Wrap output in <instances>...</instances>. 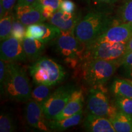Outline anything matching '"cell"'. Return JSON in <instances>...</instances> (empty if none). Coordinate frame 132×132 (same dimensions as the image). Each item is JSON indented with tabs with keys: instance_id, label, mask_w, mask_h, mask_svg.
<instances>
[{
	"instance_id": "6da1fadb",
	"label": "cell",
	"mask_w": 132,
	"mask_h": 132,
	"mask_svg": "<svg viewBox=\"0 0 132 132\" xmlns=\"http://www.w3.org/2000/svg\"><path fill=\"white\" fill-rule=\"evenodd\" d=\"M113 24V19L107 13L102 11H92L87 13L78 21L75 29V35L86 47Z\"/></svg>"
},
{
	"instance_id": "7a4b0ae2",
	"label": "cell",
	"mask_w": 132,
	"mask_h": 132,
	"mask_svg": "<svg viewBox=\"0 0 132 132\" xmlns=\"http://www.w3.org/2000/svg\"><path fill=\"white\" fill-rule=\"evenodd\" d=\"M3 93L11 100L27 102L31 98V87L25 71L16 62H9Z\"/></svg>"
},
{
	"instance_id": "3957f363",
	"label": "cell",
	"mask_w": 132,
	"mask_h": 132,
	"mask_svg": "<svg viewBox=\"0 0 132 132\" xmlns=\"http://www.w3.org/2000/svg\"><path fill=\"white\" fill-rule=\"evenodd\" d=\"M29 73L36 84L53 86L61 82L65 72L61 65L53 59L42 57L36 60L29 68Z\"/></svg>"
},
{
	"instance_id": "277c9868",
	"label": "cell",
	"mask_w": 132,
	"mask_h": 132,
	"mask_svg": "<svg viewBox=\"0 0 132 132\" xmlns=\"http://www.w3.org/2000/svg\"><path fill=\"white\" fill-rule=\"evenodd\" d=\"M119 61L89 59L82 65V78L92 87L103 86L115 73Z\"/></svg>"
},
{
	"instance_id": "5b68a950",
	"label": "cell",
	"mask_w": 132,
	"mask_h": 132,
	"mask_svg": "<svg viewBox=\"0 0 132 132\" xmlns=\"http://www.w3.org/2000/svg\"><path fill=\"white\" fill-rule=\"evenodd\" d=\"M87 109L89 113L105 117L111 119L118 112L116 106L109 100L102 86L93 87L89 90L87 100Z\"/></svg>"
},
{
	"instance_id": "8992f818",
	"label": "cell",
	"mask_w": 132,
	"mask_h": 132,
	"mask_svg": "<svg viewBox=\"0 0 132 132\" xmlns=\"http://www.w3.org/2000/svg\"><path fill=\"white\" fill-rule=\"evenodd\" d=\"M57 52L62 56L65 57L68 62L77 61L79 57H83L86 45L78 40L75 32L61 31L54 39Z\"/></svg>"
},
{
	"instance_id": "52a82bcc",
	"label": "cell",
	"mask_w": 132,
	"mask_h": 132,
	"mask_svg": "<svg viewBox=\"0 0 132 132\" xmlns=\"http://www.w3.org/2000/svg\"><path fill=\"white\" fill-rule=\"evenodd\" d=\"M127 43L103 42L86 48L83 58L119 61L124 55Z\"/></svg>"
},
{
	"instance_id": "ba28073f",
	"label": "cell",
	"mask_w": 132,
	"mask_h": 132,
	"mask_svg": "<svg viewBox=\"0 0 132 132\" xmlns=\"http://www.w3.org/2000/svg\"><path fill=\"white\" fill-rule=\"evenodd\" d=\"M74 90L72 86H62L40 103L46 119H54L63 110Z\"/></svg>"
},
{
	"instance_id": "9c48e42d",
	"label": "cell",
	"mask_w": 132,
	"mask_h": 132,
	"mask_svg": "<svg viewBox=\"0 0 132 132\" xmlns=\"http://www.w3.org/2000/svg\"><path fill=\"white\" fill-rule=\"evenodd\" d=\"M131 37L132 23H120L109 28L98 39L86 47L103 42L127 43Z\"/></svg>"
},
{
	"instance_id": "30bf717a",
	"label": "cell",
	"mask_w": 132,
	"mask_h": 132,
	"mask_svg": "<svg viewBox=\"0 0 132 132\" xmlns=\"http://www.w3.org/2000/svg\"><path fill=\"white\" fill-rule=\"evenodd\" d=\"M1 59L7 62L24 61L27 59L22 42L12 36L1 41Z\"/></svg>"
},
{
	"instance_id": "8fae6325",
	"label": "cell",
	"mask_w": 132,
	"mask_h": 132,
	"mask_svg": "<svg viewBox=\"0 0 132 132\" xmlns=\"http://www.w3.org/2000/svg\"><path fill=\"white\" fill-rule=\"evenodd\" d=\"M14 15L26 26L43 23L46 20L42 14V7L37 3L31 5L16 4Z\"/></svg>"
},
{
	"instance_id": "7c38bea8",
	"label": "cell",
	"mask_w": 132,
	"mask_h": 132,
	"mask_svg": "<svg viewBox=\"0 0 132 132\" xmlns=\"http://www.w3.org/2000/svg\"><path fill=\"white\" fill-rule=\"evenodd\" d=\"M25 119L28 124L31 127L41 131H49L47 120L40 103L33 99L27 101L25 108Z\"/></svg>"
},
{
	"instance_id": "4fadbf2b",
	"label": "cell",
	"mask_w": 132,
	"mask_h": 132,
	"mask_svg": "<svg viewBox=\"0 0 132 132\" xmlns=\"http://www.w3.org/2000/svg\"><path fill=\"white\" fill-rule=\"evenodd\" d=\"M81 19L80 15L75 12L70 14L58 10L48 20V22L58 28L61 31L75 32L76 26Z\"/></svg>"
},
{
	"instance_id": "5bb4252c",
	"label": "cell",
	"mask_w": 132,
	"mask_h": 132,
	"mask_svg": "<svg viewBox=\"0 0 132 132\" xmlns=\"http://www.w3.org/2000/svg\"><path fill=\"white\" fill-rule=\"evenodd\" d=\"M83 126L86 131L90 132H115L111 120L105 117L89 113L85 119Z\"/></svg>"
},
{
	"instance_id": "9a60e30c",
	"label": "cell",
	"mask_w": 132,
	"mask_h": 132,
	"mask_svg": "<svg viewBox=\"0 0 132 132\" xmlns=\"http://www.w3.org/2000/svg\"><path fill=\"white\" fill-rule=\"evenodd\" d=\"M84 105V95L82 90L75 89L63 110L54 119L59 120L72 116L82 110Z\"/></svg>"
},
{
	"instance_id": "2e32d148",
	"label": "cell",
	"mask_w": 132,
	"mask_h": 132,
	"mask_svg": "<svg viewBox=\"0 0 132 132\" xmlns=\"http://www.w3.org/2000/svg\"><path fill=\"white\" fill-rule=\"evenodd\" d=\"M21 42L26 57L31 61L40 58L45 50V44L37 39L25 37Z\"/></svg>"
},
{
	"instance_id": "e0dca14e",
	"label": "cell",
	"mask_w": 132,
	"mask_h": 132,
	"mask_svg": "<svg viewBox=\"0 0 132 132\" xmlns=\"http://www.w3.org/2000/svg\"><path fill=\"white\" fill-rule=\"evenodd\" d=\"M82 111L75 114L72 116L65 118L62 119L47 120V125L50 130L55 131H64L73 126L78 125L82 119Z\"/></svg>"
},
{
	"instance_id": "ac0fdd59",
	"label": "cell",
	"mask_w": 132,
	"mask_h": 132,
	"mask_svg": "<svg viewBox=\"0 0 132 132\" xmlns=\"http://www.w3.org/2000/svg\"><path fill=\"white\" fill-rule=\"evenodd\" d=\"M116 132H132V116L118 111L110 119Z\"/></svg>"
},
{
	"instance_id": "d6986e66",
	"label": "cell",
	"mask_w": 132,
	"mask_h": 132,
	"mask_svg": "<svg viewBox=\"0 0 132 132\" xmlns=\"http://www.w3.org/2000/svg\"><path fill=\"white\" fill-rule=\"evenodd\" d=\"M111 91L115 96L132 98V84L122 79H116L111 85Z\"/></svg>"
},
{
	"instance_id": "ffe728a7",
	"label": "cell",
	"mask_w": 132,
	"mask_h": 132,
	"mask_svg": "<svg viewBox=\"0 0 132 132\" xmlns=\"http://www.w3.org/2000/svg\"><path fill=\"white\" fill-rule=\"evenodd\" d=\"M14 13H9L1 18L0 20V39L4 40L11 36Z\"/></svg>"
},
{
	"instance_id": "44dd1931",
	"label": "cell",
	"mask_w": 132,
	"mask_h": 132,
	"mask_svg": "<svg viewBox=\"0 0 132 132\" xmlns=\"http://www.w3.org/2000/svg\"><path fill=\"white\" fill-rule=\"evenodd\" d=\"M118 14L120 23H132V0H122Z\"/></svg>"
},
{
	"instance_id": "7402d4cb",
	"label": "cell",
	"mask_w": 132,
	"mask_h": 132,
	"mask_svg": "<svg viewBox=\"0 0 132 132\" xmlns=\"http://www.w3.org/2000/svg\"><path fill=\"white\" fill-rule=\"evenodd\" d=\"M51 86L44 84H38L31 92V98L42 103L50 96Z\"/></svg>"
},
{
	"instance_id": "603a6c76",
	"label": "cell",
	"mask_w": 132,
	"mask_h": 132,
	"mask_svg": "<svg viewBox=\"0 0 132 132\" xmlns=\"http://www.w3.org/2000/svg\"><path fill=\"white\" fill-rule=\"evenodd\" d=\"M42 26L44 29V34L40 41L45 44L54 40L60 34V29L49 22H43L42 23Z\"/></svg>"
},
{
	"instance_id": "cb8c5ba5",
	"label": "cell",
	"mask_w": 132,
	"mask_h": 132,
	"mask_svg": "<svg viewBox=\"0 0 132 132\" xmlns=\"http://www.w3.org/2000/svg\"><path fill=\"white\" fill-rule=\"evenodd\" d=\"M16 130V125L12 115L3 113L0 116V131L12 132Z\"/></svg>"
},
{
	"instance_id": "d4e9b609",
	"label": "cell",
	"mask_w": 132,
	"mask_h": 132,
	"mask_svg": "<svg viewBox=\"0 0 132 132\" xmlns=\"http://www.w3.org/2000/svg\"><path fill=\"white\" fill-rule=\"evenodd\" d=\"M115 105L119 111L132 116V98L116 96Z\"/></svg>"
},
{
	"instance_id": "484cf974",
	"label": "cell",
	"mask_w": 132,
	"mask_h": 132,
	"mask_svg": "<svg viewBox=\"0 0 132 132\" xmlns=\"http://www.w3.org/2000/svg\"><path fill=\"white\" fill-rule=\"evenodd\" d=\"M26 27L27 26L24 25L20 21H19L15 16L14 15V20H13L12 23V32H11V36L19 39L21 42H22L24 38L25 37Z\"/></svg>"
},
{
	"instance_id": "4316f807",
	"label": "cell",
	"mask_w": 132,
	"mask_h": 132,
	"mask_svg": "<svg viewBox=\"0 0 132 132\" xmlns=\"http://www.w3.org/2000/svg\"><path fill=\"white\" fill-rule=\"evenodd\" d=\"M43 34H44V29L42 26V23L32 24L26 27V37L34 38L40 40Z\"/></svg>"
},
{
	"instance_id": "83f0119b",
	"label": "cell",
	"mask_w": 132,
	"mask_h": 132,
	"mask_svg": "<svg viewBox=\"0 0 132 132\" xmlns=\"http://www.w3.org/2000/svg\"><path fill=\"white\" fill-rule=\"evenodd\" d=\"M75 4L71 0H62L59 10L64 12L73 14L75 12Z\"/></svg>"
},
{
	"instance_id": "f1b7e54d",
	"label": "cell",
	"mask_w": 132,
	"mask_h": 132,
	"mask_svg": "<svg viewBox=\"0 0 132 132\" xmlns=\"http://www.w3.org/2000/svg\"><path fill=\"white\" fill-rule=\"evenodd\" d=\"M62 0H39L37 1L41 7L42 6H50L52 7L55 11H58L59 9L61 2Z\"/></svg>"
},
{
	"instance_id": "f546056e",
	"label": "cell",
	"mask_w": 132,
	"mask_h": 132,
	"mask_svg": "<svg viewBox=\"0 0 132 132\" xmlns=\"http://www.w3.org/2000/svg\"><path fill=\"white\" fill-rule=\"evenodd\" d=\"M8 64L9 62L1 59L0 60V84H1V89L2 88L4 84L5 79L7 75L8 70Z\"/></svg>"
},
{
	"instance_id": "4dcf8cb0",
	"label": "cell",
	"mask_w": 132,
	"mask_h": 132,
	"mask_svg": "<svg viewBox=\"0 0 132 132\" xmlns=\"http://www.w3.org/2000/svg\"><path fill=\"white\" fill-rule=\"evenodd\" d=\"M18 0H0V4L2 5L6 14L12 12L13 9L16 6Z\"/></svg>"
},
{
	"instance_id": "1f68e13d",
	"label": "cell",
	"mask_w": 132,
	"mask_h": 132,
	"mask_svg": "<svg viewBox=\"0 0 132 132\" xmlns=\"http://www.w3.org/2000/svg\"><path fill=\"white\" fill-rule=\"evenodd\" d=\"M119 63L125 68L132 70V52L125 54L119 60Z\"/></svg>"
},
{
	"instance_id": "d6a6232c",
	"label": "cell",
	"mask_w": 132,
	"mask_h": 132,
	"mask_svg": "<svg viewBox=\"0 0 132 132\" xmlns=\"http://www.w3.org/2000/svg\"><path fill=\"white\" fill-rule=\"evenodd\" d=\"M56 12L53 9L52 7L50 6H42V12L43 15L46 20H49L54 14V12Z\"/></svg>"
},
{
	"instance_id": "836d02e7",
	"label": "cell",
	"mask_w": 132,
	"mask_h": 132,
	"mask_svg": "<svg viewBox=\"0 0 132 132\" xmlns=\"http://www.w3.org/2000/svg\"><path fill=\"white\" fill-rule=\"evenodd\" d=\"M118 0H94L97 4L101 5H111L116 3Z\"/></svg>"
},
{
	"instance_id": "e575fe53",
	"label": "cell",
	"mask_w": 132,
	"mask_h": 132,
	"mask_svg": "<svg viewBox=\"0 0 132 132\" xmlns=\"http://www.w3.org/2000/svg\"><path fill=\"white\" fill-rule=\"evenodd\" d=\"M37 0H18L16 4L19 5H31L36 3Z\"/></svg>"
},
{
	"instance_id": "d590c367",
	"label": "cell",
	"mask_w": 132,
	"mask_h": 132,
	"mask_svg": "<svg viewBox=\"0 0 132 132\" xmlns=\"http://www.w3.org/2000/svg\"><path fill=\"white\" fill-rule=\"evenodd\" d=\"M132 52V37L127 42L126 47H125V54L128 53Z\"/></svg>"
},
{
	"instance_id": "8d00e7d4",
	"label": "cell",
	"mask_w": 132,
	"mask_h": 132,
	"mask_svg": "<svg viewBox=\"0 0 132 132\" xmlns=\"http://www.w3.org/2000/svg\"><path fill=\"white\" fill-rule=\"evenodd\" d=\"M39 1V0H37V1ZM37 1H36V2H37Z\"/></svg>"
},
{
	"instance_id": "74e56055",
	"label": "cell",
	"mask_w": 132,
	"mask_h": 132,
	"mask_svg": "<svg viewBox=\"0 0 132 132\" xmlns=\"http://www.w3.org/2000/svg\"><path fill=\"white\" fill-rule=\"evenodd\" d=\"M131 84H132V81H131Z\"/></svg>"
},
{
	"instance_id": "f35d334b",
	"label": "cell",
	"mask_w": 132,
	"mask_h": 132,
	"mask_svg": "<svg viewBox=\"0 0 132 132\" xmlns=\"http://www.w3.org/2000/svg\"><path fill=\"white\" fill-rule=\"evenodd\" d=\"M132 71V70H131ZM131 75H132V72H131Z\"/></svg>"
}]
</instances>
